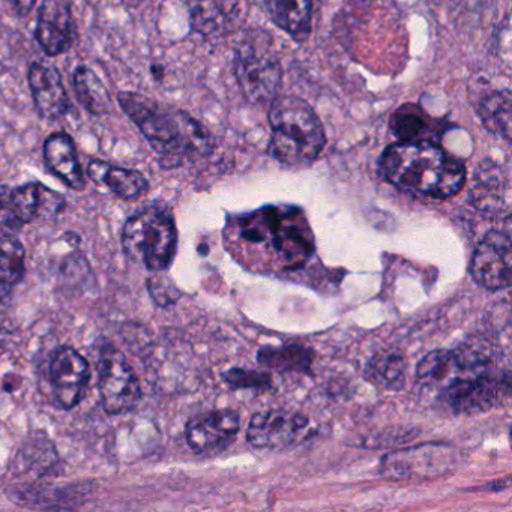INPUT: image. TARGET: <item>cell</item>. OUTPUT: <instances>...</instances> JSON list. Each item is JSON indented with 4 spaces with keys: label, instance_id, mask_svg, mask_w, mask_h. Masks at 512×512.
Listing matches in <instances>:
<instances>
[{
    "label": "cell",
    "instance_id": "cb8c5ba5",
    "mask_svg": "<svg viewBox=\"0 0 512 512\" xmlns=\"http://www.w3.org/2000/svg\"><path fill=\"white\" fill-rule=\"evenodd\" d=\"M403 358L400 355H379L368 365V373L371 379L380 385L394 388L395 383L401 382L404 370H406Z\"/></svg>",
    "mask_w": 512,
    "mask_h": 512
},
{
    "label": "cell",
    "instance_id": "d6986e66",
    "mask_svg": "<svg viewBox=\"0 0 512 512\" xmlns=\"http://www.w3.org/2000/svg\"><path fill=\"white\" fill-rule=\"evenodd\" d=\"M265 7L275 26L293 40H307L311 32L313 0H265Z\"/></svg>",
    "mask_w": 512,
    "mask_h": 512
},
{
    "label": "cell",
    "instance_id": "6da1fadb",
    "mask_svg": "<svg viewBox=\"0 0 512 512\" xmlns=\"http://www.w3.org/2000/svg\"><path fill=\"white\" fill-rule=\"evenodd\" d=\"M236 247L272 269H295L313 254L314 239L301 211L265 208L230 224Z\"/></svg>",
    "mask_w": 512,
    "mask_h": 512
},
{
    "label": "cell",
    "instance_id": "7402d4cb",
    "mask_svg": "<svg viewBox=\"0 0 512 512\" xmlns=\"http://www.w3.org/2000/svg\"><path fill=\"white\" fill-rule=\"evenodd\" d=\"M511 92L509 89L491 92L479 103L478 115L491 133L509 140L511 137Z\"/></svg>",
    "mask_w": 512,
    "mask_h": 512
},
{
    "label": "cell",
    "instance_id": "d4e9b609",
    "mask_svg": "<svg viewBox=\"0 0 512 512\" xmlns=\"http://www.w3.org/2000/svg\"><path fill=\"white\" fill-rule=\"evenodd\" d=\"M391 128L400 142H416L422 140L421 134L424 133L427 124L424 118L409 107H401L391 118Z\"/></svg>",
    "mask_w": 512,
    "mask_h": 512
},
{
    "label": "cell",
    "instance_id": "9a60e30c",
    "mask_svg": "<svg viewBox=\"0 0 512 512\" xmlns=\"http://www.w3.org/2000/svg\"><path fill=\"white\" fill-rule=\"evenodd\" d=\"M29 85L35 106L44 119L55 121L67 115L70 98L64 88L61 74L55 67L35 62L29 70Z\"/></svg>",
    "mask_w": 512,
    "mask_h": 512
},
{
    "label": "cell",
    "instance_id": "ffe728a7",
    "mask_svg": "<svg viewBox=\"0 0 512 512\" xmlns=\"http://www.w3.org/2000/svg\"><path fill=\"white\" fill-rule=\"evenodd\" d=\"M73 83L77 98L92 115H107L112 112L113 101L110 92L94 71L88 67L77 68L74 71Z\"/></svg>",
    "mask_w": 512,
    "mask_h": 512
},
{
    "label": "cell",
    "instance_id": "4fadbf2b",
    "mask_svg": "<svg viewBox=\"0 0 512 512\" xmlns=\"http://www.w3.org/2000/svg\"><path fill=\"white\" fill-rule=\"evenodd\" d=\"M452 463V449L445 445H424L389 455L383 461V472L389 478L436 476Z\"/></svg>",
    "mask_w": 512,
    "mask_h": 512
},
{
    "label": "cell",
    "instance_id": "8992f818",
    "mask_svg": "<svg viewBox=\"0 0 512 512\" xmlns=\"http://www.w3.org/2000/svg\"><path fill=\"white\" fill-rule=\"evenodd\" d=\"M235 76L250 103H272L277 98L283 70L268 37L250 35L239 44L235 52Z\"/></svg>",
    "mask_w": 512,
    "mask_h": 512
},
{
    "label": "cell",
    "instance_id": "4316f807",
    "mask_svg": "<svg viewBox=\"0 0 512 512\" xmlns=\"http://www.w3.org/2000/svg\"><path fill=\"white\" fill-rule=\"evenodd\" d=\"M226 382L233 388H265L269 383V377L266 374L256 373V371L236 370L224 374Z\"/></svg>",
    "mask_w": 512,
    "mask_h": 512
},
{
    "label": "cell",
    "instance_id": "e0dca14e",
    "mask_svg": "<svg viewBox=\"0 0 512 512\" xmlns=\"http://www.w3.org/2000/svg\"><path fill=\"white\" fill-rule=\"evenodd\" d=\"M10 205L14 220L20 227L34 221L44 209L50 212L59 211L64 205V197L53 193L44 185L26 184L11 190Z\"/></svg>",
    "mask_w": 512,
    "mask_h": 512
},
{
    "label": "cell",
    "instance_id": "484cf974",
    "mask_svg": "<svg viewBox=\"0 0 512 512\" xmlns=\"http://www.w3.org/2000/svg\"><path fill=\"white\" fill-rule=\"evenodd\" d=\"M223 13L212 0H199L191 8V25L199 34L209 37L221 28Z\"/></svg>",
    "mask_w": 512,
    "mask_h": 512
},
{
    "label": "cell",
    "instance_id": "83f0119b",
    "mask_svg": "<svg viewBox=\"0 0 512 512\" xmlns=\"http://www.w3.org/2000/svg\"><path fill=\"white\" fill-rule=\"evenodd\" d=\"M149 292H151L152 298L155 299V302L160 305H169L172 302L176 301L178 298V292H176L175 287L172 286V283H169L167 278L157 277L151 278L149 280Z\"/></svg>",
    "mask_w": 512,
    "mask_h": 512
},
{
    "label": "cell",
    "instance_id": "277c9868",
    "mask_svg": "<svg viewBox=\"0 0 512 512\" xmlns=\"http://www.w3.org/2000/svg\"><path fill=\"white\" fill-rule=\"evenodd\" d=\"M269 127V152L286 166H307L325 148V128L313 107L301 98H275Z\"/></svg>",
    "mask_w": 512,
    "mask_h": 512
},
{
    "label": "cell",
    "instance_id": "f1b7e54d",
    "mask_svg": "<svg viewBox=\"0 0 512 512\" xmlns=\"http://www.w3.org/2000/svg\"><path fill=\"white\" fill-rule=\"evenodd\" d=\"M10 193L4 185H0V232L4 229H14L17 226L14 220L13 212H11Z\"/></svg>",
    "mask_w": 512,
    "mask_h": 512
},
{
    "label": "cell",
    "instance_id": "30bf717a",
    "mask_svg": "<svg viewBox=\"0 0 512 512\" xmlns=\"http://www.w3.org/2000/svg\"><path fill=\"white\" fill-rule=\"evenodd\" d=\"M91 379L88 361L71 347L59 349L50 364V382L59 406L73 409L85 398Z\"/></svg>",
    "mask_w": 512,
    "mask_h": 512
},
{
    "label": "cell",
    "instance_id": "52a82bcc",
    "mask_svg": "<svg viewBox=\"0 0 512 512\" xmlns=\"http://www.w3.org/2000/svg\"><path fill=\"white\" fill-rule=\"evenodd\" d=\"M101 400L110 415L128 412L139 403L142 389L131 365L119 350L107 347L100 359Z\"/></svg>",
    "mask_w": 512,
    "mask_h": 512
},
{
    "label": "cell",
    "instance_id": "f546056e",
    "mask_svg": "<svg viewBox=\"0 0 512 512\" xmlns=\"http://www.w3.org/2000/svg\"><path fill=\"white\" fill-rule=\"evenodd\" d=\"M11 2H13L16 10L19 11V14L26 16V14L31 13L32 8L35 7V4H37L38 0H11Z\"/></svg>",
    "mask_w": 512,
    "mask_h": 512
},
{
    "label": "cell",
    "instance_id": "603a6c76",
    "mask_svg": "<svg viewBox=\"0 0 512 512\" xmlns=\"http://www.w3.org/2000/svg\"><path fill=\"white\" fill-rule=\"evenodd\" d=\"M260 364L275 370H298L310 365V355L301 347H284V349H265L259 353Z\"/></svg>",
    "mask_w": 512,
    "mask_h": 512
},
{
    "label": "cell",
    "instance_id": "5bb4252c",
    "mask_svg": "<svg viewBox=\"0 0 512 512\" xmlns=\"http://www.w3.org/2000/svg\"><path fill=\"white\" fill-rule=\"evenodd\" d=\"M239 415L233 410H215L197 416L187 427V440L196 452H218L230 445L239 431Z\"/></svg>",
    "mask_w": 512,
    "mask_h": 512
},
{
    "label": "cell",
    "instance_id": "7c38bea8",
    "mask_svg": "<svg viewBox=\"0 0 512 512\" xmlns=\"http://www.w3.org/2000/svg\"><path fill=\"white\" fill-rule=\"evenodd\" d=\"M76 19L71 0H44L38 16L37 40L49 56L68 52L76 41Z\"/></svg>",
    "mask_w": 512,
    "mask_h": 512
},
{
    "label": "cell",
    "instance_id": "8fae6325",
    "mask_svg": "<svg viewBox=\"0 0 512 512\" xmlns=\"http://www.w3.org/2000/svg\"><path fill=\"white\" fill-rule=\"evenodd\" d=\"M307 427V416L302 413L268 410L251 419L247 439L257 449H284L296 443Z\"/></svg>",
    "mask_w": 512,
    "mask_h": 512
},
{
    "label": "cell",
    "instance_id": "7a4b0ae2",
    "mask_svg": "<svg viewBox=\"0 0 512 512\" xmlns=\"http://www.w3.org/2000/svg\"><path fill=\"white\" fill-rule=\"evenodd\" d=\"M380 173L400 190L431 199L455 196L466 181L463 164L428 140L388 146L380 158Z\"/></svg>",
    "mask_w": 512,
    "mask_h": 512
},
{
    "label": "cell",
    "instance_id": "5b68a950",
    "mask_svg": "<svg viewBox=\"0 0 512 512\" xmlns=\"http://www.w3.org/2000/svg\"><path fill=\"white\" fill-rule=\"evenodd\" d=\"M178 244L175 220L158 206L143 209L125 223L122 247L125 254L149 271L163 272L172 265Z\"/></svg>",
    "mask_w": 512,
    "mask_h": 512
},
{
    "label": "cell",
    "instance_id": "3957f363",
    "mask_svg": "<svg viewBox=\"0 0 512 512\" xmlns=\"http://www.w3.org/2000/svg\"><path fill=\"white\" fill-rule=\"evenodd\" d=\"M119 103L161 155L163 166H181L185 160L205 155L211 149V137L187 113L161 109L154 101L133 92H121Z\"/></svg>",
    "mask_w": 512,
    "mask_h": 512
},
{
    "label": "cell",
    "instance_id": "ba28073f",
    "mask_svg": "<svg viewBox=\"0 0 512 512\" xmlns=\"http://www.w3.org/2000/svg\"><path fill=\"white\" fill-rule=\"evenodd\" d=\"M508 391V376L502 379L485 371L457 377L440 391V397L455 413H476L490 409Z\"/></svg>",
    "mask_w": 512,
    "mask_h": 512
},
{
    "label": "cell",
    "instance_id": "ac0fdd59",
    "mask_svg": "<svg viewBox=\"0 0 512 512\" xmlns=\"http://www.w3.org/2000/svg\"><path fill=\"white\" fill-rule=\"evenodd\" d=\"M88 175L95 184L106 187L124 200L139 199L148 190V181L142 173L112 166L104 161H91Z\"/></svg>",
    "mask_w": 512,
    "mask_h": 512
},
{
    "label": "cell",
    "instance_id": "2e32d148",
    "mask_svg": "<svg viewBox=\"0 0 512 512\" xmlns=\"http://www.w3.org/2000/svg\"><path fill=\"white\" fill-rule=\"evenodd\" d=\"M44 157L47 166L73 190H83L86 185L85 173L77 157L76 146L68 134L56 133L46 140Z\"/></svg>",
    "mask_w": 512,
    "mask_h": 512
},
{
    "label": "cell",
    "instance_id": "44dd1931",
    "mask_svg": "<svg viewBox=\"0 0 512 512\" xmlns=\"http://www.w3.org/2000/svg\"><path fill=\"white\" fill-rule=\"evenodd\" d=\"M25 275V250L19 239L0 232V302Z\"/></svg>",
    "mask_w": 512,
    "mask_h": 512
},
{
    "label": "cell",
    "instance_id": "9c48e42d",
    "mask_svg": "<svg viewBox=\"0 0 512 512\" xmlns=\"http://www.w3.org/2000/svg\"><path fill=\"white\" fill-rule=\"evenodd\" d=\"M511 239L506 233L490 232L473 254L472 271L476 283L488 290H502L511 284Z\"/></svg>",
    "mask_w": 512,
    "mask_h": 512
}]
</instances>
